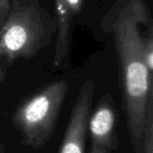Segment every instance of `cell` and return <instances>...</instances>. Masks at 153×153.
<instances>
[{
    "mask_svg": "<svg viewBox=\"0 0 153 153\" xmlns=\"http://www.w3.org/2000/svg\"><path fill=\"white\" fill-rule=\"evenodd\" d=\"M149 16L144 0H128L111 23L128 131L136 153H142L147 115L153 109L152 72L145 61L147 37L140 30V26L150 22Z\"/></svg>",
    "mask_w": 153,
    "mask_h": 153,
    "instance_id": "obj_1",
    "label": "cell"
},
{
    "mask_svg": "<svg viewBox=\"0 0 153 153\" xmlns=\"http://www.w3.org/2000/svg\"><path fill=\"white\" fill-rule=\"evenodd\" d=\"M51 30L36 7L15 0L0 26V58L34 57L46 46Z\"/></svg>",
    "mask_w": 153,
    "mask_h": 153,
    "instance_id": "obj_2",
    "label": "cell"
},
{
    "mask_svg": "<svg viewBox=\"0 0 153 153\" xmlns=\"http://www.w3.org/2000/svg\"><path fill=\"white\" fill-rule=\"evenodd\" d=\"M67 89L66 81H56L26 100L16 110L13 121L24 144L36 150L48 140Z\"/></svg>",
    "mask_w": 153,
    "mask_h": 153,
    "instance_id": "obj_3",
    "label": "cell"
},
{
    "mask_svg": "<svg viewBox=\"0 0 153 153\" xmlns=\"http://www.w3.org/2000/svg\"><path fill=\"white\" fill-rule=\"evenodd\" d=\"M94 92V85L92 80L89 79L84 82L66 127L60 153H85L86 135Z\"/></svg>",
    "mask_w": 153,
    "mask_h": 153,
    "instance_id": "obj_4",
    "label": "cell"
},
{
    "mask_svg": "<svg viewBox=\"0 0 153 153\" xmlns=\"http://www.w3.org/2000/svg\"><path fill=\"white\" fill-rule=\"evenodd\" d=\"M114 126L115 111L112 100L108 96L104 97L88 121L91 140L90 153H111L114 146Z\"/></svg>",
    "mask_w": 153,
    "mask_h": 153,
    "instance_id": "obj_5",
    "label": "cell"
},
{
    "mask_svg": "<svg viewBox=\"0 0 153 153\" xmlns=\"http://www.w3.org/2000/svg\"><path fill=\"white\" fill-rule=\"evenodd\" d=\"M142 153H153V109L147 115L142 138Z\"/></svg>",
    "mask_w": 153,
    "mask_h": 153,
    "instance_id": "obj_6",
    "label": "cell"
},
{
    "mask_svg": "<svg viewBox=\"0 0 153 153\" xmlns=\"http://www.w3.org/2000/svg\"><path fill=\"white\" fill-rule=\"evenodd\" d=\"M12 7V0H0V26L10 13Z\"/></svg>",
    "mask_w": 153,
    "mask_h": 153,
    "instance_id": "obj_7",
    "label": "cell"
},
{
    "mask_svg": "<svg viewBox=\"0 0 153 153\" xmlns=\"http://www.w3.org/2000/svg\"><path fill=\"white\" fill-rule=\"evenodd\" d=\"M67 9L69 10L70 14L78 13L81 9L82 0H63Z\"/></svg>",
    "mask_w": 153,
    "mask_h": 153,
    "instance_id": "obj_8",
    "label": "cell"
},
{
    "mask_svg": "<svg viewBox=\"0 0 153 153\" xmlns=\"http://www.w3.org/2000/svg\"><path fill=\"white\" fill-rule=\"evenodd\" d=\"M4 76H5L4 69H3V68L1 67V66H0V82H1L3 79H4Z\"/></svg>",
    "mask_w": 153,
    "mask_h": 153,
    "instance_id": "obj_9",
    "label": "cell"
},
{
    "mask_svg": "<svg viewBox=\"0 0 153 153\" xmlns=\"http://www.w3.org/2000/svg\"><path fill=\"white\" fill-rule=\"evenodd\" d=\"M0 153H1V148H0Z\"/></svg>",
    "mask_w": 153,
    "mask_h": 153,
    "instance_id": "obj_10",
    "label": "cell"
}]
</instances>
